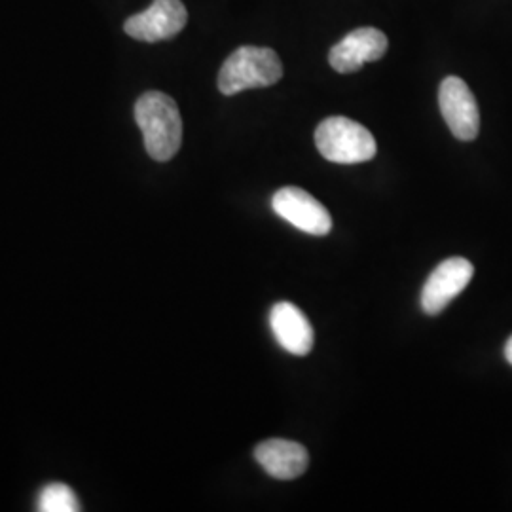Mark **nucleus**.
<instances>
[{
	"label": "nucleus",
	"mask_w": 512,
	"mask_h": 512,
	"mask_svg": "<svg viewBox=\"0 0 512 512\" xmlns=\"http://www.w3.org/2000/svg\"><path fill=\"white\" fill-rule=\"evenodd\" d=\"M38 511L42 512H76L80 511L78 497L67 484L54 482L42 488L38 495Z\"/></svg>",
	"instance_id": "11"
},
{
	"label": "nucleus",
	"mask_w": 512,
	"mask_h": 512,
	"mask_svg": "<svg viewBox=\"0 0 512 512\" xmlns=\"http://www.w3.org/2000/svg\"><path fill=\"white\" fill-rule=\"evenodd\" d=\"M387 37L380 29L361 27L351 31L329 54L330 67L340 74L357 73L370 61H378L387 52Z\"/></svg>",
	"instance_id": "8"
},
{
	"label": "nucleus",
	"mask_w": 512,
	"mask_h": 512,
	"mask_svg": "<svg viewBox=\"0 0 512 512\" xmlns=\"http://www.w3.org/2000/svg\"><path fill=\"white\" fill-rule=\"evenodd\" d=\"M475 268L467 258L454 256L433 270L427 277L421 291V308L427 315H439L440 311L461 294V291L471 283Z\"/></svg>",
	"instance_id": "6"
},
{
	"label": "nucleus",
	"mask_w": 512,
	"mask_h": 512,
	"mask_svg": "<svg viewBox=\"0 0 512 512\" xmlns=\"http://www.w3.org/2000/svg\"><path fill=\"white\" fill-rule=\"evenodd\" d=\"M315 145L334 164H363L376 156V139L355 120L332 116L315 129Z\"/></svg>",
	"instance_id": "3"
},
{
	"label": "nucleus",
	"mask_w": 512,
	"mask_h": 512,
	"mask_svg": "<svg viewBox=\"0 0 512 512\" xmlns=\"http://www.w3.org/2000/svg\"><path fill=\"white\" fill-rule=\"evenodd\" d=\"M270 327L279 346L293 355H308L313 348V329L308 317L291 302H277L270 311Z\"/></svg>",
	"instance_id": "10"
},
{
	"label": "nucleus",
	"mask_w": 512,
	"mask_h": 512,
	"mask_svg": "<svg viewBox=\"0 0 512 512\" xmlns=\"http://www.w3.org/2000/svg\"><path fill=\"white\" fill-rule=\"evenodd\" d=\"M188 21V12L181 0H154L145 12L126 21L124 31L141 42H160L177 37Z\"/></svg>",
	"instance_id": "7"
},
{
	"label": "nucleus",
	"mask_w": 512,
	"mask_h": 512,
	"mask_svg": "<svg viewBox=\"0 0 512 512\" xmlns=\"http://www.w3.org/2000/svg\"><path fill=\"white\" fill-rule=\"evenodd\" d=\"M258 465L277 480H293L306 473L310 465L308 450L294 440L270 439L255 448Z\"/></svg>",
	"instance_id": "9"
},
{
	"label": "nucleus",
	"mask_w": 512,
	"mask_h": 512,
	"mask_svg": "<svg viewBox=\"0 0 512 512\" xmlns=\"http://www.w3.org/2000/svg\"><path fill=\"white\" fill-rule=\"evenodd\" d=\"M135 120L143 131L148 156L169 162L183 145V118L177 103L162 92L143 93L135 103Z\"/></svg>",
	"instance_id": "1"
},
{
	"label": "nucleus",
	"mask_w": 512,
	"mask_h": 512,
	"mask_svg": "<svg viewBox=\"0 0 512 512\" xmlns=\"http://www.w3.org/2000/svg\"><path fill=\"white\" fill-rule=\"evenodd\" d=\"M505 357H507V361L512 365V336L507 340V344H505Z\"/></svg>",
	"instance_id": "12"
},
{
	"label": "nucleus",
	"mask_w": 512,
	"mask_h": 512,
	"mask_svg": "<svg viewBox=\"0 0 512 512\" xmlns=\"http://www.w3.org/2000/svg\"><path fill=\"white\" fill-rule=\"evenodd\" d=\"M272 207L281 219L291 222L294 228L311 236H327L332 228L327 207L302 188L285 186L277 190Z\"/></svg>",
	"instance_id": "5"
},
{
	"label": "nucleus",
	"mask_w": 512,
	"mask_h": 512,
	"mask_svg": "<svg viewBox=\"0 0 512 512\" xmlns=\"http://www.w3.org/2000/svg\"><path fill=\"white\" fill-rule=\"evenodd\" d=\"M283 76L279 55L270 48L241 46L220 67L219 90L224 95H236L253 88L274 86Z\"/></svg>",
	"instance_id": "2"
},
{
	"label": "nucleus",
	"mask_w": 512,
	"mask_h": 512,
	"mask_svg": "<svg viewBox=\"0 0 512 512\" xmlns=\"http://www.w3.org/2000/svg\"><path fill=\"white\" fill-rule=\"evenodd\" d=\"M439 105L452 135L459 141H475L480 131V112L475 95L461 78L448 76L442 80Z\"/></svg>",
	"instance_id": "4"
}]
</instances>
